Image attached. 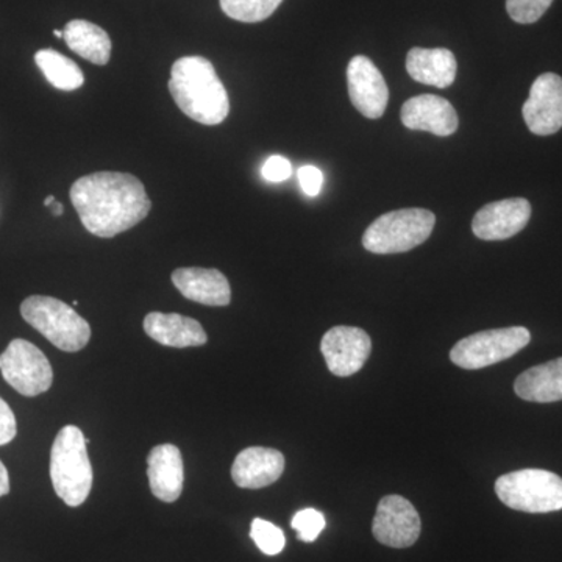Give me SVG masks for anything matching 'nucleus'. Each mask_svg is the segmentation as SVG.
I'll return each instance as SVG.
<instances>
[{
  "mask_svg": "<svg viewBox=\"0 0 562 562\" xmlns=\"http://www.w3.org/2000/svg\"><path fill=\"white\" fill-rule=\"evenodd\" d=\"M524 120L531 133L550 136L562 128V79L558 74L546 72L532 83L525 102Z\"/></svg>",
  "mask_w": 562,
  "mask_h": 562,
  "instance_id": "9b49d317",
  "label": "nucleus"
},
{
  "mask_svg": "<svg viewBox=\"0 0 562 562\" xmlns=\"http://www.w3.org/2000/svg\"><path fill=\"white\" fill-rule=\"evenodd\" d=\"M283 0H221V9L232 20L239 22H261L272 16Z\"/></svg>",
  "mask_w": 562,
  "mask_h": 562,
  "instance_id": "5701e85b",
  "label": "nucleus"
},
{
  "mask_svg": "<svg viewBox=\"0 0 562 562\" xmlns=\"http://www.w3.org/2000/svg\"><path fill=\"white\" fill-rule=\"evenodd\" d=\"M284 457L276 449L249 447L236 457L232 479L243 490H261L271 486L283 475Z\"/></svg>",
  "mask_w": 562,
  "mask_h": 562,
  "instance_id": "2eb2a0df",
  "label": "nucleus"
},
{
  "mask_svg": "<svg viewBox=\"0 0 562 562\" xmlns=\"http://www.w3.org/2000/svg\"><path fill=\"white\" fill-rule=\"evenodd\" d=\"M250 538L257 543L258 549L268 557H276L283 552L286 546L284 532L277 525L265 519H254L250 527Z\"/></svg>",
  "mask_w": 562,
  "mask_h": 562,
  "instance_id": "b1692460",
  "label": "nucleus"
},
{
  "mask_svg": "<svg viewBox=\"0 0 562 562\" xmlns=\"http://www.w3.org/2000/svg\"><path fill=\"white\" fill-rule=\"evenodd\" d=\"M10 492V475L9 471H7L5 465H3V462L0 461V497H3V495L9 494Z\"/></svg>",
  "mask_w": 562,
  "mask_h": 562,
  "instance_id": "c756f323",
  "label": "nucleus"
},
{
  "mask_svg": "<svg viewBox=\"0 0 562 562\" xmlns=\"http://www.w3.org/2000/svg\"><path fill=\"white\" fill-rule=\"evenodd\" d=\"M406 70L419 83L447 88L457 79L458 63L452 50L413 47L406 55Z\"/></svg>",
  "mask_w": 562,
  "mask_h": 562,
  "instance_id": "6ab92c4d",
  "label": "nucleus"
},
{
  "mask_svg": "<svg viewBox=\"0 0 562 562\" xmlns=\"http://www.w3.org/2000/svg\"><path fill=\"white\" fill-rule=\"evenodd\" d=\"M21 316L63 351H80L90 342V324L58 299L31 295L22 302Z\"/></svg>",
  "mask_w": 562,
  "mask_h": 562,
  "instance_id": "20e7f679",
  "label": "nucleus"
},
{
  "mask_svg": "<svg viewBox=\"0 0 562 562\" xmlns=\"http://www.w3.org/2000/svg\"><path fill=\"white\" fill-rule=\"evenodd\" d=\"M531 341L530 331L525 327L495 328L475 333L454 344L450 360L458 368L476 371L497 364L519 353Z\"/></svg>",
  "mask_w": 562,
  "mask_h": 562,
  "instance_id": "0eeeda50",
  "label": "nucleus"
},
{
  "mask_svg": "<svg viewBox=\"0 0 562 562\" xmlns=\"http://www.w3.org/2000/svg\"><path fill=\"white\" fill-rule=\"evenodd\" d=\"M291 527L297 531L299 539L303 542H314L325 528L324 514L317 509H302L292 517Z\"/></svg>",
  "mask_w": 562,
  "mask_h": 562,
  "instance_id": "a878e982",
  "label": "nucleus"
},
{
  "mask_svg": "<svg viewBox=\"0 0 562 562\" xmlns=\"http://www.w3.org/2000/svg\"><path fill=\"white\" fill-rule=\"evenodd\" d=\"M144 331L161 346L173 349L205 346V330L198 321L181 314L149 313L144 319Z\"/></svg>",
  "mask_w": 562,
  "mask_h": 562,
  "instance_id": "a211bd4d",
  "label": "nucleus"
},
{
  "mask_svg": "<svg viewBox=\"0 0 562 562\" xmlns=\"http://www.w3.org/2000/svg\"><path fill=\"white\" fill-rule=\"evenodd\" d=\"M321 351L333 375L350 376L361 371L371 357V336L362 328L338 325L325 333Z\"/></svg>",
  "mask_w": 562,
  "mask_h": 562,
  "instance_id": "9d476101",
  "label": "nucleus"
},
{
  "mask_svg": "<svg viewBox=\"0 0 562 562\" xmlns=\"http://www.w3.org/2000/svg\"><path fill=\"white\" fill-rule=\"evenodd\" d=\"M16 417L9 406V403L0 398V446H7L16 438Z\"/></svg>",
  "mask_w": 562,
  "mask_h": 562,
  "instance_id": "c85d7f7f",
  "label": "nucleus"
},
{
  "mask_svg": "<svg viewBox=\"0 0 562 562\" xmlns=\"http://www.w3.org/2000/svg\"><path fill=\"white\" fill-rule=\"evenodd\" d=\"M147 475L151 494L158 501L173 503L183 492L184 465L179 447L162 443L151 449L147 458Z\"/></svg>",
  "mask_w": 562,
  "mask_h": 562,
  "instance_id": "dca6fc26",
  "label": "nucleus"
},
{
  "mask_svg": "<svg viewBox=\"0 0 562 562\" xmlns=\"http://www.w3.org/2000/svg\"><path fill=\"white\" fill-rule=\"evenodd\" d=\"M495 494L503 505L516 512L546 514L562 509V479L542 469H524L502 475Z\"/></svg>",
  "mask_w": 562,
  "mask_h": 562,
  "instance_id": "423d86ee",
  "label": "nucleus"
},
{
  "mask_svg": "<svg viewBox=\"0 0 562 562\" xmlns=\"http://www.w3.org/2000/svg\"><path fill=\"white\" fill-rule=\"evenodd\" d=\"M401 116L403 125L409 131L428 132L436 136L453 135L460 125L452 103L432 94L408 99L403 103Z\"/></svg>",
  "mask_w": 562,
  "mask_h": 562,
  "instance_id": "4468645a",
  "label": "nucleus"
},
{
  "mask_svg": "<svg viewBox=\"0 0 562 562\" xmlns=\"http://www.w3.org/2000/svg\"><path fill=\"white\" fill-rule=\"evenodd\" d=\"M35 61L46 80L57 90H79L85 83V76L79 65L61 55L60 52L52 49L36 52Z\"/></svg>",
  "mask_w": 562,
  "mask_h": 562,
  "instance_id": "4be33fe9",
  "label": "nucleus"
},
{
  "mask_svg": "<svg viewBox=\"0 0 562 562\" xmlns=\"http://www.w3.org/2000/svg\"><path fill=\"white\" fill-rule=\"evenodd\" d=\"M552 3L553 0H506V11L517 24H535Z\"/></svg>",
  "mask_w": 562,
  "mask_h": 562,
  "instance_id": "393cba45",
  "label": "nucleus"
},
{
  "mask_svg": "<svg viewBox=\"0 0 562 562\" xmlns=\"http://www.w3.org/2000/svg\"><path fill=\"white\" fill-rule=\"evenodd\" d=\"M168 87L181 113L199 124L220 125L231 113L227 90L206 58H179L172 65Z\"/></svg>",
  "mask_w": 562,
  "mask_h": 562,
  "instance_id": "f03ea898",
  "label": "nucleus"
},
{
  "mask_svg": "<svg viewBox=\"0 0 562 562\" xmlns=\"http://www.w3.org/2000/svg\"><path fill=\"white\" fill-rule=\"evenodd\" d=\"M66 44L70 50L76 52L85 60L94 65L105 66L111 57V40L109 33L90 21L74 20L66 24Z\"/></svg>",
  "mask_w": 562,
  "mask_h": 562,
  "instance_id": "412c9836",
  "label": "nucleus"
},
{
  "mask_svg": "<svg viewBox=\"0 0 562 562\" xmlns=\"http://www.w3.org/2000/svg\"><path fill=\"white\" fill-rule=\"evenodd\" d=\"M514 391L522 401L553 403L562 401V358L535 366L517 376Z\"/></svg>",
  "mask_w": 562,
  "mask_h": 562,
  "instance_id": "aec40b11",
  "label": "nucleus"
},
{
  "mask_svg": "<svg viewBox=\"0 0 562 562\" xmlns=\"http://www.w3.org/2000/svg\"><path fill=\"white\" fill-rule=\"evenodd\" d=\"M87 438L76 425H66L50 452V480L58 497L68 506H80L90 497L92 465Z\"/></svg>",
  "mask_w": 562,
  "mask_h": 562,
  "instance_id": "7ed1b4c3",
  "label": "nucleus"
},
{
  "mask_svg": "<svg viewBox=\"0 0 562 562\" xmlns=\"http://www.w3.org/2000/svg\"><path fill=\"white\" fill-rule=\"evenodd\" d=\"M261 173L266 180L272 181V183H280V181L290 179L292 166L286 158L280 157V155H273V157L269 158V160L265 162V166H262Z\"/></svg>",
  "mask_w": 562,
  "mask_h": 562,
  "instance_id": "bb28decb",
  "label": "nucleus"
},
{
  "mask_svg": "<svg viewBox=\"0 0 562 562\" xmlns=\"http://www.w3.org/2000/svg\"><path fill=\"white\" fill-rule=\"evenodd\" d=\"M3 380L24 397H36L50 390L54 372L46 355L25 339H14L0 355Z\"/></svg>",
  "mask_w": 562,
  "mask_h": 562,
  "instance_id": "6e6552de",
  "label": "nucleus"
},
{
  "mask_svg": "<svg viewBox=\"0 0 562 562\" xmlns=\"http://www.w3.org/2000/svg\"><path fill=\"white\" fill-rule=\"evenodd\" d=\"M54 35L57 36V38H63V36H65V33H63L61 31H54Z\"/></svg>",
  "mask_w": 562,
  "mask_h": 562,
  "instance_id": "473e14b6",
  "label": "nucleus"
},
{
  "mask_svg": "<svg viewBox=\"0 0 562 562\" xmlns=\"http://www.w3.org/2000/svg\"><path fill=\"white\" fill-rule=\"evenodd\" d=\"M422 522L413 503L401 495H386L373 517V538L391 549H408L419 539Z\"/></svg>",
  "mask_w": 562,
  "mask_h": 562,
  "instance_id": "1a4fd4ad",
  "label": "nucleus"
},
{
  "mask_svg": "<svg viewBox=\"0 0 562 562\" xmlns=\"http://www.w3.org/2000/svg\"><path fill=\"white\" fill-rule=\"evenodd\" d=\"M299 181L303 192L310 198H316L322 191V184H324V173L316 166H303L299 169Z\"/></svg>",
  "mask_w": 562,
  "mask_h": 562,
  "instance_id": "cd10ccee",
  "label": "nucleus"
},
{
  "mask_svg": "<svg viewBox=\"0 0 562 562\" xmlns=\"http://www.w3.org/2000/svg\"><path fill=\"white\" fill-rule=\"evenodd\" d=\"M436 216L428 210L405 209L383 214L362 235V246L372 254H403L430 238Z\"/></svg>",
  "mask_w": 562,
  "mask_h": 562,
  "instance_id": "39448f33",
  "label": "nucleus"
},
{
  "mask_svg": "<svg viewBox=\"0 0 562 562\" xmlns=\"http://www.w3.org/2000/svg\"><path fill=\"white\" fill-rule=\"evenodd\" d=\"M350 101L362 116L379 120L390 102V90L383 74L373 65L371 58L357 55L347 68Z\"/></svg>",
  "mask_w": 562,
  "mask_h": 562,
  "instance_id": "f8f14e48",
  "label": "nucleus"
},
{
  "mask_svg": "<svg viewBox=\"0 0 562 562\" xmlns=\"http://www.w3.org/2000/svg\"><path fill=\"white\" fill-rule=\"evenodd\" d=\"M55 202L54 195H49V198H46V201H44V205L52 206V203Z\"/></svg>",
  "mask_w": 562,
  "mask_h": 562,
  "instance_id": "2f4dec72",
  "label": "nucleus"
},
{
  "mask_svg": "<svg viewBox=\"0 0 562 562\" xmlns=\"http://www.w3.org/2000/svg\"><path fill=\"white\" fill-rule=\"evenodd\" d=\"M52 206H54V211H52V213H54V216H61V214H63L61 203L54 202V203H52Z\"/></svg>",
  "mask_w": 562,
  "mask_h": 562,
  "instance_id": "7c9ffc66",
  "label": "nucleus"
},
{
  "mask_svg": "<svg viewBox=\"0 0 562 562\" xmlns=\"http://www.w3.org/2000/svg\"><path fill=\"white\" fill-rule=\"evenodd\" d=\"M172 283L184 299L202 305L227 306L232 301L231 283L217 269H177L172 273Z\"/></svg>",
  "mask_w": 562,
  "mask_h": 562,
  "instance_id": "f3484780",
  "label": "nucleus"
},
{
  "mask_svg": "<svg viewBox=\"0 0 562 562\" xmlns=\"http://www.w3.org/2000/svg\"><path fill=\"white\" fill-rule=\"evenodd\" d=\"M81 224L99 238H114L146 220L151 209L140 180L127 172H94L70 187Z\"/></svg>",
  "mask_w": 562,
  "mask_h": 562,
  "instance_id": "f257e3e1",
  "label": "nucleus"
},
{
  "mask_svg": "<svg viewBox=\"0 0 562 562\" xmlns=\"http://www.w3.org/2000/svg\"><path fill=\"white\" fill-rule=\"evenodd\" d=\"M530 217L527 199H505L483 206L473 217L472 232L483 241H503L522 232Z\"/></svg>",
  "mask_w": 562,
  "mask_h": 562,
  "instance_id": "ddd939ff",
  "label": "nucleus"
}]
</instances>
